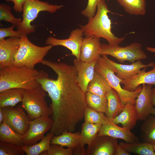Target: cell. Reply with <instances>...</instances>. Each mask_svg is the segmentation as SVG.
<instances>
[{"label": "cell", "mask_w": 155, "mask_h": 155, "mask_svg": "<svg viewBox=\"0 0 155 155\" xmlns=\"http://www.w3.org/2000/svg\"><path fill=\"white\" fill-rule=\"evenodd\" d=\"M50 67L57 75L50 78L44 71L37 80L48 94L53 124L50 132L54 135L65 131L73 132L84 119L87 107L85 93L77 80L78 71L74 65L44 59L41 63Z\"/></svg>", "instance_id": "obj_1"}, {"label": "cell", "mask_w": 155, "mask_h": 155, "mask_svg": "<svg viewBox=\"0 0 155 155\" xmlns=\"http://www.w3.org/2000/svg\"><path fill=\"white\" fill-rule=\"evenodd\" d=\"M42 70L25 66L0 68V92L13 88L30 90L40 86L37 80Z\"/></svg>", "instance_id": "obj_2"}, {"label": "cell", "mask_w": 155, "mask_h": 155, "mask_svg": "<svg viewBox=\"0 0 155 155\" xmlns=\"http://www.w3.org/2000/svg\"><path fill=\"white\" fill-rule=\"evenodd\" d=\"M109 13L114 14L109 10L105 0H100L95 15L88 20L86 24L80 25L85 37L103 38L112 45H119L124 40V37H118L112 32V22L108 14Z\"/></svg>", "instance_id": "obj_3"}, {"label": "cell", "mask_w": 155, "mask_h": 155, "mask_svg": "<svg viewBox=\"0 0 155 155\" xmlns=\"http://www.w3.org/2000/svg\"><path fill=\"white\" fill-rule=\"evenodd\" d=\"M108 59L106 55H101L96 64L95 71L103 76L110 86L117 92L123 107L128 102L135 104L142 87L139 86L136 90L132 92L127 91L122 88L120 84L123 80L115 74L117 72L116 69Z\"/></svg>", "instance_id": "obj_4"}, {"label": "cell", "mask_w": 155, "mask_h": 155, "mask_svg": "<svg viewBox=\"0 0 155 155\" xmlns=\"http://www.w3.org/2000/svg\"><path fill=\"white\" fill-rule=\"evenodd\" d=\"M20 38V46L12 61L13 66L34 69L36 64L42 63L53 46H37L30 42L26 34H23Z\"/></svg>", "instance_id": "obj_5"}, {"label": "cell", "mask_w": 155, "mask_h": 155, "mask_svg": "<svg viewBox=\"0 0 155 155\" xmlns=\"http://www.w3.org/2000/svg\"><path fill=\"white\" fill-rule=\"evenodd\" d=\"M63 5H52L39 0H25L23 4V19L16 26L17 30L27 35L36 31V26L31 23L42 11L54 13L63 7Z\"/></svg>", "instance_id": "obj_6"}, {"label": "cell", "mask_w": 155, "mask_h": 155, "mask_svg": "<svg viewBox=\"0 0 155 155\" xmlns=\"http://www.w3.org/2000/svg\"><path fill=\"white\" fill-rule=\"evenodd\" d=\"M46 92L41 86L34 89L25 90L21 106L31 120L51 115V108L46 100Z\"/></svg>", "instance_id": "obj_7"}, {"label": "cell", "mask_w": 155, "mask_h": 155, "mask_svg": "<svg viewBox=\"0 0 155 155\" xmlns=\"http://www.w3.org/2000/svg\"><path fill=\"white\" fill-rule=\"evenodd\" d=\"M100 53L101 55L112 56L121 63L125 61L132 63L147 58L146 54L142 49L141 44L137 42L132 43L125 47L101 44Z\"/></svg>", "instance_id": "obj_8"}, {"label": "cell", "mask_w": 155, "mask_h": 155, "mask_svg": "<svg viewBox=\"0 0 155 155\" xmlns=\"http://www.w3.org/2000/svg\"><path fill=\"white\" fill-rule=\"evenodd\" d=\"M2 108L4 121L15 132L24 135L29 128V123L31 120L28 115H26L22 106Z\"/></svg>", "instance_id": "obj_9"}, {"label": "cell", "mask_w": 155, "mask_h": 155, "mask_svg": "<svg viewBox=\"0 0 155 155\" xmlns=\"http://www.w3.org/2000/svg\"><path fill=\"white\" fill-rule=\"evenodd\" d=\"M53 123L52 119L48 116L31 120L28 131L23 135L24 145L30 146L37 143L44 137L46 133L51 129Z\"/></svg>", "instance_id": "obj_10"}, {"label": "cell", "mask_w": 155, "mask_h": 155, "mask_svg": "<svg viewBox=\"0 0 155 155\" xmlns=\"http://www.w3.org/2000/svg\"><path fill=\"white\" fill-rule=\"evenodd\" d=\"M84 35L83 32L81 28L76 29L70 33L69 38L66 39H60L52 36H49L46 40L45 44L53 46H61L70 50L72 55L78 59H80L81 49Z\"/></svg>", "instance_id": "obj_11"}, {"label": "cell", "mask_w": 155, "mask_h": 155, "mask_svg": "<svg viewBox=\"0 0 155 155\" xmlns=\"http://www.w3.org/2000/svg\"><path fill=\"white\" fill-rule=\"evenodd\" d=\"M130 130L118 126L107 118L106 123L102 125L97 135H107L117 139H122L127 143L139 142L138 138Z\"/></svg>", "instance_id": "obj_12"}, {"label": "cell", "mask_w": 155, "mask_h": 155, "mask_svg": "<svg viewBox=\"0 0 155 155\" xmlns=\"http://www.w3.org/2000/svg\"><path fill=\"white\" fill-rule=\"evenodd\" d=\"M117 139L107 135L97 136L88 146L87 155H115Z\"/></svg>", "instance_id": "obj_13"}, {"label": "cell", "mask_w": 155, "mask_h": 155, "mask_svg": "<svg viewBox=\"0 0 155 155\" xmlns=\"http://www.w3.org/2000/svg\"><path fill=\"white\" fill-rule=\"evenodd\" d=\"M20 38L10 37L0 40V68L12 66V61L20 46Z\"/></svg>", "instance_id": "obj_14"}, {"label": "cell", "mask_w": 155, "mask_h": 155, "mask_svg": "<svg viewBox=\"0 0 155 155\" xmlns=\"http://www.w3.org/2000/svg\"><path fill=\"white\" fill-rule=\"evenodd\" d=\"M153 86L152 84H142L141 90L136 99L135 105L138 119L140 120L146 119L154 108L151 96Z\"/></svg>", "instance_id": "obj_15"}, {"label": "cell", "mask_w": 155, "mask_h": 155, "mask_svg": "<svg viewBox=\"0 0 155 155\" xmlns=\"http://www.w3.org/2000/svg\"><path fill=\"white\" fill-rule=\"evenodd\" d=\"M100 38L94 36L85 37L83 38L81 49V61L89 63L97 61L100 57Z\"/></svg>", "instance_id": "obj_16"}, {"label": "cell", "mask_w": 155, "mask_h": 155, "mask_svg": "<svg viewBox=\"0 0 155 155\" xmlns=\"http://www.w3.org/2000/svg\"><path fill=\"white\" fill-rule=\"evenodd\" d=\"M146 68L133 76L123 80L121 84L123 88L127 91L132 92L136 90L141 84H150L155 86V65L151 70L146 72Z\"/></svg>", "instance_id": "obj_17"}, {"label": "cell", "mask_w": 155, "mask_h": 155, "mask_svg": "<svg viewBox=\"0 0 155 155\" xmlns=\"http://www.w3.org/2000/svg\"><path fill=\"white\" fill-rule=\"evenodd\" d=\"M97 61H94L89 63L77 58L73 60V65L78 71L77 80L81 89L85 93L88 84L94 77Z\"/></svg>", "instance_id": "obj_18"}, {"label": "cell", "mask_w": 155, "mask_h": 155, "mask_svg": "<svg viewBox=\"0 0 155 155\" xmlns=\"http://www.w3.org/2000/svg\"><path fill=\"white\" fill-rule=\"evenodd\" d=\"M138 120V115L135 104L128 102L119 114L112 121L117 125L121 124L122 127L131 130L135 125Z\"/></svg>", "instance_id": "obj_19"}, {"label": "cell", "mask_w": 155, "mask_h": 155, "mask_svg": "<svg viewBox=\"0 0 155 155\" xmlns=\"http://www.w3.org/2000/svg\"><path fill=\"white\" fill-rule=\"evenodd\" d=\"M108 60L116 69V75L122 80L127 79L137 74L142 68L153 67L155 65L153 62L145 65L141 60L136 61L130 65H124L117 63L109 59Z\"/></svg>", "instance_id": "obj_20"}, {"label": "cell", "mask_w": 155, "mask_h": 155, "mask_svg": "<svg viewBox=\"0 0 155 155\" xmlns=\"http://www.w3.org/2000/svg\"><path fill=\"white\" fill-rule=\"evenodd\" d=\"M106 96L108 101L106 115L109 119L112 120L122 111L123 107L118 94L109 85Z\"/></svg>", "instance_id": "obj_21"}, {"label": "cell", "mask_w": 155, "mask_h": 155, "mask_svg": "<svg viewBox=\"0 0 155 155\" xmlns=\"http://www.w3.org/2000/svg\"><path fill=\"white\" fill-rule=\"evenodd\" d=\"M25 90L21 88H13L0 92V107L15 106L22 102Z\"/></svg>", "instance_id": "obj_22"}, {"label": "cell", "mask_w": 155, "mask_h": 155, "mask_svg": "<svg viewBox=\"0 0 155 155\" xmlns=\"http://www.w3.org/2000/svg\"><path fill=\"white\" fill-rule=\"evenodd\" d=\"M101 126L100 124L85 121L82 125L79 144L83 146L86 144L90 146L97 136Z\"/></svg>", "instance_id": "obj_23"}, {"label": "cell", "mask_w": 155, "mask_h": 155, "mask_svg": "<svg viewBox=\"0 0 155 155\" xmlns=\"http://www.w3.org/2000/svg\"><path fill=\"white\" fill-rule=\"evenodd\" d=\"M80 132L65 131L61 134L54 136L50 144H57L69 148H74L79 143Z\"/></svg>", "instance_id": "obj_24"}, {"label": "cell", "mask_w": 155, "mask_h": 155, "mask_svg": "<svg viewBox=\"0 0 155 155\" xmlns=\"http://www.w3.org/2000/svg\"><path fill=\"white\" fill-rule=\"evenodd\" d=\"M109 86L108 82L104 77L95 71L93 78L88 84L86 92L102 97L105 96Z\"/></svg>", "instance_id": "obj_25"}, {"label": "cell", "mask_w": 155, "mask_h": 155, "mask_svg": "<svg viewBox=\"0 0 155 155\" xmlns=\"http://www.w3.org/2000/svg\"><path fill=\"white\" fill-rule=\"evenodd\" d=\"M119 144L129 153H133L139 155H155L153 144L150 143L121 142Z\"/></svg>", "instance_id": "obj_26"}, {"label": "cell", "mask_w": 155, "mask_h": 155, "mask_svg": "<svg viewBox=\"0 0 155 155\" xmlns=\"http://www.w3.org/2000/svg\"><path fill=\"white\" fill-rule=\"evenodd\" d=\"M0 141L20 146L24 145L23 135L15 132L4 121L0 124Z\"/></svg>", "instance_id": "obj_27"}, {"label": "cell", "mask_w": 155, "mask_h": 155, "mask_svg": "<svg viewBox=\"0 0 155 155\" xmlns=\"http://www.w3.org/2000/svg\"><path fill=\"white\" fill-rule=\"evenodd\" d=\"M127 13L143 16L146 12L145 0H117Z\"/></svg>", "instance_id": "obj_28"}, {"label": "cell", "mask_w": 155, "mask_h": 155, "mask_svg": "<svg viewBox=\"0 0 155 155\" xmlns=\"http://www.w3.org/2000/svg\"><path fill=\"white\" fill-rule=\"evenodd\" d=\"M53 134L50 132L44 136L40 142L30 146L23 145L21 147L27 155H39L48 150Z\"/></svg>", "instance_id": "obj_29"}, {"label": "cell", "mask_w": 155, "mask_h": 155, "mask_svg": "<svg viewBox=\"0 0 155 155\" xmlns=\"http://www.w3.org/2000/svg\"><path fill=\"white\" fill-rule=\"evenodd\" d=\"M85 100L87 106L100 112L106 113L108 101L106 96L102 97L86 92Z\"/></svg>", "instance_id": "obj_30"}, {"label": "cell", "mask_w": 155, "mask_h": 155, "mask_svg": "<svg viewBox=\"0 0 155 155\" xmlns=\"http://www.w3.org/2000/svg\"><path fill=\"white\" fill-rule=\"evenodd\" d=\"M107 118L104 113L97 111L87 106L85 110L84 119L85 122L102 125L106 123Z\"/></svg>", "instance_id": "obj_31"}, {"label": "cell", "mask_w": 155, "mask_h": 155, "mask_svg": "<svg viewBox=\"0 0 155 155\" xmlns=\"http://www.w3.org/2000/svg\"><path fill=\"white\" fill-rule=\"evenodd\" d=\"M145 142L155 144V117L149 119L142 128Z\"/></svg>", "instance_id": "obj_32"}, {"label": "cell", "mask_w": 155, "mask_h": 155, "mask_svg": "<svg viewBox=\"0 0 155 155\" xmlns=\"http://www.w3.org/2000/svg\"><path fill=\"white\" fill-rule=\"evenodd\" d=\"M11 9L9 5L4 3L0 4V20L11 23L17 26L21 21L20 18H17L12 13Z\"/></svg>", "instance_id": "obj_33"}, {"label": "cell", "mask_w": 155, "mask_h": 155, "mask_svg": "<svg viewBox=\"0 0 155 155\" xmlns=\"http://www.w3.org/2000/svg\"><path fill=\"white\" fill-rule=\"evenodd\" d=\"M21 146L5 142H0V155H25Z\"/></svg>", "instance_id": "obj_34"}, {"label": "cell", "mask_w": 155, "mask_h": 155, "mask_svg": "<svg viewBox=\"0 0 155 155\" xmlns=\"http://www.w3.org/2000/svg\"><path fill=\"white\" fill-rule=\"evenodd\" d=\"M72 148H65L63 146L57 144H50L47 155H73Z\"/></svg>", "instance_id": "obj_35"}, {"label": "cell", "mask_w": 155, "mask_h": 155, "mask_svg": "<svg viewBox=\"0 0 155 155\" xmlns=\"http://www.w3.org/2000/svg\"><path fill=\"white\" fill-rule=\"evenodd\" d=\"M100 0H88L86 8L81 11L82 14L88 19L93 17L97 11L98 5Z\"/></svg>", "instance_id": "obj_36"}, {"label": "cell", "mask_w": 155, "mask_h": 155, "mask_svg": "<svg viewBox=\"0 0 155 155\" xmlns=\"http://www.w3.org/2000/svg\"><path fill=\"white\" fill-rule=\"evenodd\" d=\"M15 27V26L12 25L7 28H0V40L7 37H15L20 38L23 34L18 30H13Z\"/></svg>", "instance_id": "obj_37"}, {"label": "cell", "mask_w": 155, "mask_h": 155, "mask_svg": "<svg viewBox=\"0 0 155 155\" xmlns=\"http://www.w3.org/2000/svg\"><path fill=\"white\" fill-rule=\"evenodd\" d=\"M25 0H5L7 2L13 3V9L17 12H21L23 11V4Z\"/></svg>", "instance_id": "obj_38"}, {"label": "cell", "mask_w": 155, "mask_h": 155, "mask_svg": "<svg viewBox=\"0 0 155 155\" xmlns=\"http://www.w3.org/2000/svg\"><path fill=\"white\" fill-rule=\"evenodd\" d=\"M73 149L74 155H87V150L86 149L84 146H82L79 144L73 148Z\"/></svg>", "instance_id": "obj_39"}, {"label": "cell", "mask_w": 155, "mask_h": 155, "mask_svg": "<svg viewBox=\"0 0 155 155\" xmlns=\"http://www.w3.org/2000/svg\"><path fill=\"white\" fill-rule=\"evenodd\" d=\"M116 155H130L131 154L125 150L119 144L117 146L116 150Z\"/></svg>", "instance_id": "obj_40"}, {"label": "cell", "mask_w": 155, "mask_h": 155, "mask_svg": "<svg viewBox=\"0 0 155 155\" xmlns=\"http://www.w3.org/2000/svg\"><path fill=\"white\" fill-rule=\"evenodd\" d=\"M151 98L153 104L155 106V88H152L151 93Z\"/></svg>", "instance_id": "obj_41"}, {"label": "cell", "mask_w": 155, "mask_h": 155, "mask_svg": "<svg viewBox=\"0 0 155 155\" xmlns=\"http://www.w3.org/2000/svg\"><path fill=\"white\" fill-rule=\"evenodd\" d=\"M4 121V115L2 108L0 107V124Z\"/></svg>", "instance_id": "obj_42"}, {"label": "cell", "mask_w": 155, "mask_h": 155, "mask_svg": "<svg viewBox=\"0 0 155 155\" xmlns=\"http://www.w3.org/2000/svg\"><path fill=\"white\" fill-rule=\"evenodd\" d=\"M146 49L148 51L151 53H155V47H147Z\"/></svg>", "instance_id": "obj_43"}, {"label": "cell", "mask_w": 155, "mask_h": 155, "mask_svg": "<svg viewBox=\"0 0 155 155\" xmlns=\"http://www.w3.org/2000/svg\"><path fill=\"white\" fill-rule=\"evenodd\" d=\"M151 114L154 115L155 117V108H154L153 109L152 112L151 113Z\"/></svg>", "instance_id": "obj_44"}, {"label": "cell", "mask_w": 155, "mask_h": 155, "mask_svg": "<svg viewBox=\"0 0 155 155\" xmlns=\"http://www.w3.org/2000/svg\"><path fill=\"white\" fill-rule=\"evenodd\" d=\"M153 144V147L154 150V151L155 152V144Z\"/></svg>", "instance_id": "obj_45"}]
</instances>
